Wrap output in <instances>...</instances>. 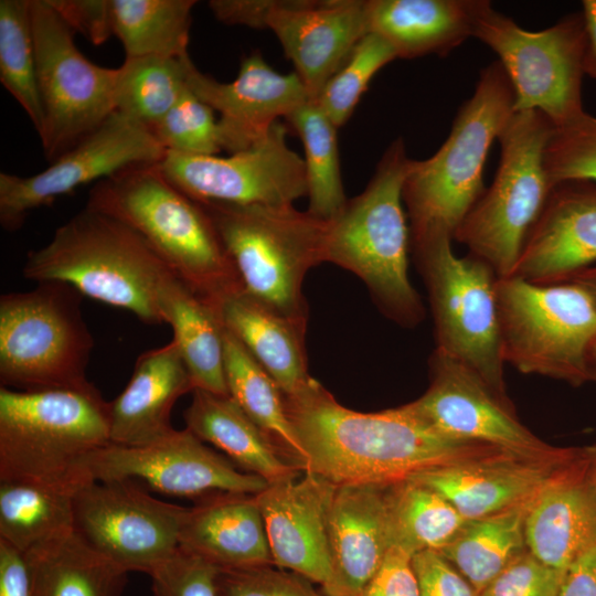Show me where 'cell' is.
Instances as JSON below:
<instances>
[{"label": "cell", "instance_id": "obj_23", "mask_svg": "<svg viewBox=\"0 0 596 596\" xmlns=\"http://www.w3.org/2000/svg\"><path fill=\"white\" fill-rule=\"evenodd\" d=\"M579 448L556 457L505 453L421 472L411 480L446 498L466 520H475L535 496Z\"/></svg>", "mask_w": 596, "mask_h": 596}, {"label": "cell", "instance_id": "obj_1", "mask_svg": "<svg viewBox=\"0 0 596 596\" xmlns=\"http://www.w3.org/2000/svg\"><path fill=\"white\" fill-rule=\"evenodd\" d=\"M284 397L295 435L307 455L305 471L336 486H389L427 470L512 453L447 436L407 404L376 413L349 409L315 379Z\"/></svg>", "mask_w": 596, "mask_h": 596}, {"label": "cell", "instance_id": "obj_49", "mask_svg": "<svg viewBox=\"0 0 596 596\" xmlns=\"http://www.w3.org/2000/svg\"><path fill=\"white\" fill-rule=\"evenodd\" d=\"M412 557L400 547H391L376 574L356 596H419Z\"/></svg>", "mask_w": 596, "mask_h": 596}, {"label": "cell", "instance_id": "obj_8", "mask_svg": "<svg viewBox=\"0 0 596 596\" xmlns=\"http://www.w3.org/2000/svg\"><path fill=\"white\" fill-rule=\"evenodd\" d=\"M554 128L541 111L513 113L498 137L496 175L456 230L454 240L490 265L499 278L513 276L553 188L544 151Z\"/></svg>", "mask_w": 596, "mask_h": 596}, {"label": "cell", "instance_id": "obj_19", "mask_svg": "<svg viewBox=\"0 0 596 596\" xmlns=\"http://www.w3.org/2000/svg\"><path fill=\"white\" fill-rule=\"evenodd\" d=\"M188 88L220 114L222 149L228 153L245 150L264 138L272 126L310 100L308 93L292 72L273 70L259 52L242 58L236 78L222 83L202 73L184 56Z\"/></svg>", "mask_w": 596, "mask_h": 596}, {"label": "cell", "instance_id": "obj_11", "mask_svg": "<svg viewBox=\"0 0 596 596\" xmlns=\"http://www.w3.org/2000/svg\"><path fill=\"white\" fill-rule=\"evenodd\" d=\"M453 240L436 234L411 241L428 294L435 349L462 362L497 394L509 397L497 301L499 277L482 259L457 256Z\"/></svg>", "mask_w": 596, "mask_h": 596}, {"label": "cell", "instance_id": "obj_40", "mask_svg": "<svg viewBox=\"0 0 596 596\" xmlns=\"http://www.w3.org/2000/svg\"><path fill=\"white\" fill-rule=\"evenodd\" d=\"M0 82L26 113L39 135L43 110L36 77L31 0L0 1Z\"/></svg>", "mask_w": 596, "mask_h": 596}, {"label": "cell", "instance_id": "obj_20", "mask_svg": "<svg viewBox=\"0 0 596 596\" xmlns=\"http://www.w3.org/2000/svg\"><path fill=\"white\" fill-rule=\"evenodd\" d=\"M267 29L277 36L315 102L369 33L366 0H277Z\"/></svg>", "mask_w": 596, "mask_h": 596}, {"label": "cell", "instance_id": "obj_39", "mask_svg": "<svg viewBox=\"0 0 596 596\" xmlns=\"http://www.w3.org/2000/svg\"><path fill=\"white\" fill-rule=\"evenodd\" d=\"M184 56L126 57L117 67L116 111L151 131L188 88Z\"/></svg>", "mask_w": 596, "mask_h": 596}, {"label": "cell", "instance_id": "obj_45", "mask_svg": "<svg viewBox=\"0 0 596 596\" xmlns=\"http://www.w3.org/2000/svg\"><path fill=\"white\" fill-rule=\"evenodd\" d=\"M220 568L179 549L156 568L151 577L153 596H219Z\"/></svg>", "mask_w": 596, "mask_h": 596}, {"label": "cell", "instance_id": "obj_5", "mask_svg": "<svg viewBox=\"0 0 596 596\" xmlns=\"http://www.w3.org/2000/svg\"><path fill=\"white\" fill-rule=\"evenodd\" d=\"M169 273L135 230L87 207L57 227L47 244L30 251L22 268L28 280L68 284L147 324L163 323L157 294Z\"/></svg>", "mask_w": 596, "mask_h": 596}, {"label": "cell", "instance_id": "obj_25", "mask_svg": "<svg viewBox=\"0 0 596 596\" xmlns=\"http://www.w3.org/2000/svg\"><path fill=\"white\" fill-rule=\"evenodd\" d=\"M386 486H336L328 511L330 575L326 596H356L391 549Z\"/></svg>", "mask_w": 596, "mask_h": 596}, {"label": "cell", "instance_id": "obj_4", "mask_svg": "<svg viewBox=\"0 0 596 596\" xmlns=\"http://www.w3.org/2000/svg\"><path fill=\"white\" fill-rule=\"evenodd\" d=\"M413 161L403 138H396L365 189L330 221L327 249V262L355 274L381 312L405 328L419 324L425 317L407 272L411 232L403 185Z\"/></svg>", "mask_w": 596, "mask_h": 596}, {"label": "cell", "instance_id": "obj_33", "mask_svg": "<svg viewBox=\"0 0 596 596\" xmlns=\"http://www.w3.org/2000/svg\"><path fill=\"white\" fill-rule=\"evenodd\" d=\"M223 341L228 395L260 428L284 459L305 471L307 455L295 435L279 386L225 328Z\"/></svg>", "mask_w": 596, "mask_h": 596}, {"label": "cell", "instance_id": "obj_18", "mask_svg": "<svg viewBox=\"0 0 596 596\" xmlns=\"http://www.w3.org/2000/svg\"><path fill=\"white\" fill-rule=\"evenodd\" d=\"M429 386L408 407L436 430L526 456L556 457L555 447L519 419L509 397L497 394L475 371L435 349L428 360Z\"/></svg>", "mask_w": 596, "mask_h": 596}, {"label": "cell", "instance_id": "obj_24", "mask_svg": "<svg viewBox=\"0 0 596 596\" xmlns=\"http://www.w3.org/2000/svg\"><path fill=\"white\" fill-rule=\"evenodd\" d=\"M528 550L561 571L596 546V487L588 447L549 480L534 498L525 521Z\"/></svg>", "mask_w": 596, "mask_h": 596}, {"label": "cell", "instance_id": "obj_26", "mask_svg": "<svg viewBox=\"0 0 596 596\" xmlns=\"http://www.w3.org/2000/svg\"><path fill=\"white\" fill-rule=\"evenodd\" d=\"M179 549L220 570L274 565L256 494L217 492L195 500L184 517Z\"/></svg>", "mask_w": 596, "mask_h": 596}, {"label": "cell", "instance_id": "obj_38", "mask_svg": "<svg viewBox=\"0 0 596 596\" xmlns=\"http://www.w3.org/2000/svg\"><path fill=\"white\" fill-rule=\"evenodd\" d=\"M285 119L299 136L305 149L309 198L307 211L316 217L331 221L348 202L340 169L338 128L312 100L296 108Z\"/></svg>", "mask_w": 596, "mask_h": 596}, {"label": "cell", "instance_id": "obj_52", "mask_svg": "<svg viewBox=\"0 0 596 596\" xmlns=\"http://www.w3.org/2000/svg\"><path fill=\"white\" fill-rule=\"evenodd\" d=\"M558 596H596V546L570 566Z\"/></svg>", "mask_w": 596, "mask_h": 596}, {"label": "cell", "instance_id": "obj_3", "mask_svg": "<svg viewBox=\"0 0 596 596\" xmlns=\"http://www.w3.org/2000/svg\"><path fill=\"white\" fill-rule=\"evenodd\" d=\"M109 402L91 382L76 387H0V481L71 493L85 486L93 454L110 444Z\"/></svg>", "mask_w": 596, "mask_h": 596}, {"label": "cell", "instance_id": "obj_27", "mask_svg": "<svg viewBox=\"0 0 596 596\" xmlns=\"http://www.w3.org/2000/svg\"><path fill=\"white\" fill-rule=\"evenodd\" d=\"M193 390L172 340L142 352L126 387L109 402L110 441L139 446L168 435L174 429L170 418L175 402Z\"/></svg>", "mask_w": 596, "mask_h": 596}, {"label": "cell", "instance_id": "obj_10", "mask_svg": "<svg viewBox=\"0 0 596 596\" xmlns=\"http://www.w3.org/2000/svg\"><path fill=\"white\" fill-rule=\"evenodd\" d=\"M83 295L62 281L0 297V383L17 391L82 386L94 338Z\"/></svg>", "mask_w": 596, "mask_h": 596}, {"label": "cell", "instance_id": "obj_14", "mask_svg": "<svg viewBox=\"0 0 596 596\" xmlns=\"http://www.w3.org/2000/svg\"><path fill=\"white\" fill-rule=\"evenodd\" d=\"M187 511L134 480L93 481L73 494L74 531L128 573L150 575L179 550Z\"/></svg>", "mask_w": 596, "mask_h": 596}, {"label": "cell", "instance_id": "obj_42", "mask_svg": "<svg viewBox=\"0 0 596 596\" xmlns=\"http://www.w3.org/2000/svg\"><path fill=\"white\" fill-rule=\"evenodd\" d=\"M151 132L166 151L216 156L223 150L214 110L189 88Z\"/></svg>", "mask_w": 596, "mask_h": 596}, {"label": "cell", "instance_id": "obj_15", "mask_svg": "<svg viewBox=\"0 0 596 596\" xmlns=\"http://www.w3.org/2000/svg\"><path fill=\"white\" fill-rule=\"evenodd\" d=\"M286 135L287 126L278 120L245 150L226 157L166 151L159 168L200 203L291 205L308 190L304 159L288 147Z\"/></svg>", "mask_w": 596, "mask_h": 596}, {"label": "cell", "instance_id": "obj_56", "mask_svg": "<svg viewBox=\"0 0 596 596\" xmlns=\"http://www.w3.org/2000/svg\"><path fill=\"white\" fill-rule=\"evenodd\" d=\"M590 475L596 487V444L588 447Z\"/></svg>", "mask_w": 596, "mask_h": 596}, {"label": "cell", "instance_id": "obj_51", "mask_svg": "<svg viewBox=\"0 0 596 596\" xmlns=\"http://www.w3.org/2000/svg\"><path fill=\"white\" fill-rule=\"evenodd\" d=\"M277 0H211L214 17L231 25L267 29L268 17Z\"/></svg>", "mask_w": 596, "mask_h": 596}, {"label": "cell", "instance_id": "obj_7", "mask_svg": "<svg viewBox=\"0 0 596 596\" xmlns=\"http://www.w3.org/2000/svg\"><path fill=\"white\" fill-rule=\"evenodd\" d=\"M200 204L213 221L244 291L286 317L307 321L302 283L309 269L327 262L330 221L292 204Z\"/></svg>", "mask_w": 596, "mask_h": 596}, {"label": "cell", "instance_id": "obj_2", "mask_svg": "<svg viewBox=\"0 0 596 596\" xmlns=\"http://www.w3.org/2000/svg\"><path fill=\"white\" fill-rule=\"evenodd\" d=\"M85 207L135 230L174 276L216 309L244 290L210 215L164 177L159 162L130 167L98 181Z\"/></svg>", "mask_w": 596, "mask_h": 596}, {"label": "cell", "instance_id": "obj_22", "mask_svg": "<svg viewBox=\"0 0 596 596\" xmlns=\"http://www.w3.org/2000/svg\"><path fill=\"white\" fill-rule=\"evenodd\" d=\"M595 264L596 183H557L524 242L513 276L560 284Z\"/></svg>", "mask_w": 596, "mask_h": 596}, {"label": "cell", "instance_id": "obj_16", "mask_svg": "<svg viewBox=\"0 0 596 596\" xmlns=\"http://www.w3.org/2000/svg\"><path fill=\"white\" fill-rule=\"evenodd\" d=\"M166 155L153 134L119 111L51 164L29 177L0 173V224L22 227L29 213L81 185L127 168L160 162Z\"/></svg>", "mask_w": 596, "mask_h": 596}, {"label": "cell", "instance_id": "obj_37", "mask_svg": "<svg viewBox=\"0 0 596 596\" xmlns=\"http://www.w3.org/2000/svg\"><path fill=\"white\" fill-rule=\"evenodd\" d=\"M194 0H110L113 34L126 57L188 53Z\"/></svg>", "mask_w": 596, "mask_h": 596}, {"label": "cell", "instance_id": "obj_17", "mask_svg": "<svg viewBox=\"0 0 596 596\" xmlns=\"http://www.w3.org/2000/svg\"><path fill=\"white\" fill-rule=\"evenodd\" d=\"M85 482L142 480L151 489L194 501L217 492L258 494L269 485L238 469L188 428L139 446L108 444L92 455Z\"/></svg>", "mask_w": 596, "mask_h": 596}, {"label": "cell", "instance_id": "obj_55", "mask_svg": "<svg viewBox=\"0 0 596 596\" xmlns=\"http://www.w3.org/2000/svg\"><path fill=\"white\" fill-rule=\"evenodd\" d=\"M589 380L596 384V341L594 342L589 354Z\"/></svg>", "mask_w": 596, "mask_h": 596}, {"label": "cell", "instance_id": "obj_43", "mask_svg": "<svg viewBox=\"0 0 596 596\" xmlns=\"http://www.w3.org/2000/svg\"><path fill=\"white\" fill-rule=\"evenodd\" d=\"M544 167L552 187L567 180L596 183V118L554 128L544 151Z\"/></svg>", "mask_w": 596, "mask_h": 596}, {"label": "cell", "instance_id": "obj_54", "mask_svg": "<svg viewBox=\"0 0 596 596\" xmlns=\"http://www.w3.org/2000/svg\"><path fill=\"white\" fill-rule=\"evenodd\" d=\"M570 281L582 286L596 301V264L575 275Z\"/></svg>", "mask_w": 596, "mask_h": 596}, {"label": "cell", "instance_id": "obj_47", "mask_svg": "<svg viewBox=\"0 0 596 596\" xmlns=\"http://www.w3.org/2000/svg\"><path fill=\"white\" fill-rule=\"evenodd\" d=\"M412 566L419 596H479L466 577L437 551L416 553Z\"/></svg>", "mask_w": 596, "mask_h": 596}, {"label": "cell", "instance_id": "obj_30", "mask_svg": "<svg viewBox=\"0 0 596 596\" xmlns=\"http://www.w3.org/2000/svg\"><path fill=\"white\" fill-rule=\"evenodd\" d=\"M183 418L185 428L198 438L221 449L242 471L262 477L268 483L302 472L284 459L230 395L195 389Z\"/></svg>", "mask_w": 596, "mask_h": 596}, {"label": "cell", "instance_id": "obj_12", "mask_svg": "<svg viewBox=\"0 0 596 596\" xmlns=\"http://www.w3.org/2000/svg\"><path fill=\"white\" fill-rule=\"evenodd\" d=\"M473 38L499 57L514 92V111H541L555 128L588 115L582 99L585 26L581 12L530 31L482 0Z\"/></svg>", "mask_w": 596, "mask_h": 596}, {"label": "cell", "instance_id": "obj_13", "mask_svg": "<svg viewBox=\"0 0 596 596\" xmlns=\"http://www.w3.org/2000/svg\"><path fill=\"white\" fill-rule=\"evenodd\" d=\"M31 18L43 110L39 137L53 162L116 111L118 68L91 62L49 0H31Z\"/></svg>", "mask_w": 596, "mask_h": 596}, {"label": "cell", "instance_id": "obj_46", "mask_svg": "<svg viewBox=\"0 0 596 596\" xmlns=\"http://www.w3.org/2000/svg\"><path fill=\"white\" fill-rule=\"evenodd\" d=\"M566 572L544 564L526 550L479 596H558Z\"/></svg>", "mask_w": 596, "mask_h": 596}, {"label": "cell", "instance_id": "obj_31", "mask_svg": "<svg viewBox=\"0 0 596 596\" xmlns=\"http://www.w3.org/2000/svg\"><path fill=\"white\" fill-rule=\"evenodd\" d=\"M163 323L190 373L194 390L228 395L224 370V327L219 310L169 273L157 294Z\"/></svg>", "mask_w": 596, "mask_h": 596}, {"label": "cell", "instance_id": "obj_53", "mask_svg": "<svg viewBox=\"0 0 596 596\" xmlns=\"http://www.w3.org/2000/svg\"><path fill=\"white\" fill-rule=\"evenodd\" d=\"M581 13L585 26L584 72L596 78V0H584Z\"/></svg>", "mask_w": 596, "mask_h": 596}, {"label": "cell", "instance_id": "obj_48", "mask_svg": "<svg viewBox=\"0 0 596 596\" xmlns=\"http://www.w3.org/2000/svg\"><path fill=\"white\" fill-rule=\"evenodd\" d=\"M74 32H79L95 45L113 34L110 0H49Z\"/></svg>", "mask_w": 596, "mask_h": 596}, {"label": "cell", "instance_id": "obj_34", "mask_svg": "<svg viewBox=\"0 0 596 596\" xmlns=\"http://www.w3.org/2000/svg\"><path fill=\"white\" fill-rule=\"evenodd\" d=\"M536 494L498 512L466 521L456 536L438 551L479 595L528 550L525 521Z\"/></svg>", "mask_w": 596, "mask_h": 596}, {"label": "cell", "instance_id": "obj_44", "mask_svg": "<svg viewBox=\"0 0 596 596\" xmlns=\"http://www.w3.org/2000/svg\"><path fill=\"white\" fill-rule=\"evenodd\" d=\"M274 566L220 570L219 596H326L308 578Z\"/></svg>", "mask_w": 596, "mask_h": 596}, {"label": "cell", "instance_id": "obj_36", "mask_svg": "<svg viewBox=\"0 0 596 596\" xmlns=\"http://www.w3.org/2000/svg\"><path fill=\"white\" fill-rule=\"evenodd\" d=\"M73 494L28 481H0V540L23 553L74 530Z\"/></svg>", "mask_w": 596, "mask_h": 596}, {"label": "cell", "instance_id": "obj_6", "mask_svg": "<svg viewBox=\"0 0 596 596\" xmlns=\"http://www.w3.org/2000/svg\"><path fill=\"white\" fill-rule=\"evenodd\" d=\"M514 92L498 61L483 67L438 150L414 160L403 185L411 241L456 230L485 191L489 149L514 113Z\"/></svg>", "mask_w": 596, "mask_h": 596}, {"label": "cell", "instance_id": "obj_29", "mask_svg": "<svg viewBox=\"0 0 596 596\" xmlns=\"http://www.w3.org/2000/svg\"><path fill=\"white\" fill-rule=\"evenodd\" d=\"M217 310L224 328L241 341L285 396L310 383L307 321L286 317L244 290L225 298Z\"/></svg>", "mask_w": 596, "mask_h": 596}, {"label": "cell", "instance_id": "obj_21", "mask_svg": "<svg viewBox=\"0 0 596 596\" xmlns=\"http://www.w3.org/2000/svg\"><path fill=\"white\" fill-rule=\"evenodd\" d=\"M334 488L324 478L302 471L256 494L274 565L321 586L330 575L328 511Z\"/></svg>", "mask_w": 596, "mask_h": 596}, {"label": "cell", "instance_id": "obj_32", "mask_svg": "<svg viewBox=\"0 0 596 596\" xmlns=\"http://www.w3.org/2000/svg\"><path fill=\"white\" fill-rule=\"evenodd\" d=\"M33 596H121L128 572L93 550L74 530L25 553Z\"/></svg>", "mask_w": 596, "mask_h": 596}, {"label": "cell", "instance_id": "obj_28", "mask_svg": "<svg viewBox=\"0 0 596 596\" xmlns=\"http://www.w3.org/2000/svg\"><path fill=\"white\" fill-rule=\"evenodd\" d=\"M482 0H366L369 32L397 58L445 56L473 38Z\"/></svg>", "mask_w": 596, "mask_h": 596}, {"label": "cell", "instance_id": "obj_50", "mask_svg": "<svg viewBox=\"0 0 596 596\" xmlns=\"http://www.w3.org/2000/svg\"><path fill=\"white\" fill-rule=\"evenodd\" d=\"M0 596H33L26 554L0 540Z\"/></svg>", "mask_w": 596, "mask_h": 596}, {"label": "cell", "instance_id": "obj_9", "mask_svg": "<svg viewBox=\"0 0 596 596\" xmlns=\"http://www.w3.org/2000/svg\"><path fill=\"white\" fill-rule=\"evenodd\" d=\"M502 359L523 374L581 386L589 380L596 301L578 284L498 278Z\"/></svg>", "mask_w": 596, "mask_h": 596}, {"label": "cell", "instance_id": "obj_35", "mask_svg": "<svg viewBox=\"0 0 596 596\" xmlns=\"http://www.w3.org/2000/svg\"><path fill=\"white\" fill-rule=\"evenodd\" d=\"M385 501L391 547L412 556L440 551L466 523L446 498L411 479L386 486Z\"/></svg>", "mask_w": 596, "mask_h": 596}, {"label": "cell", "instance_id": "obj_41", "mask_svg": "<svg viewBox=\"0 0 596 596\" xmlns=\"http://www.w3.org/2000/svg\"><path fill=\"white\" fill-rule=\"evenodd\" d=\"M396 58L395 52L383 39L369 32L315 102L332 124L341 128L350 119L372 77Z\"/></svg>", "mask_w": 596, "mask_h": 596}]
</instances>
